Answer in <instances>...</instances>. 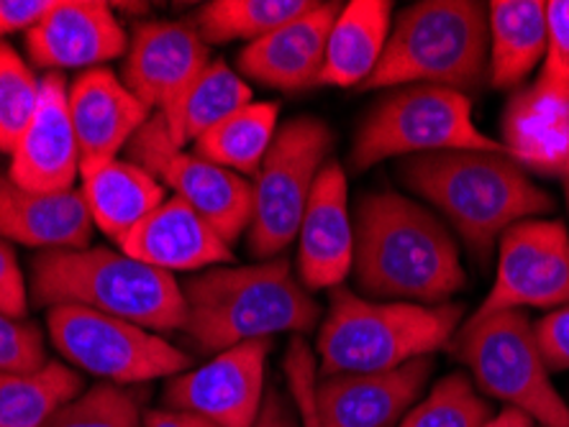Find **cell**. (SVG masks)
<instances>
[{
	"mask_svg": "<svg viewBox=\"0 0 569 427\" xmlns=\"http://www.w3.org/2000/svg\"><path fill=\"white\" fill-rule=\"evenodd\" d=\"M503 133V149L526 172L559 180L569 174V103L518 95L508 105Z\"/></svg>",
	"mask_w": 569,
	"mask_h": 427,
	"instance_id": "obj_26",
	"label": "cell"
},
{
	"mask_svg": "<svg viewBox=\"0 0 569 427\" xmlns=\"http://www.w3.org/2000/svg\"><path fill=\"white\" fill-rule=\"evenodd\" d=\"M498 274L477 317L569 305V233L559 221H521L500 236Z\"/></svg>",
	"mask_w": 569,
	"mask_h": 427,
	"instance_id": "obj_12",
	"label": "cell"
},
{
	"mask_svg": "<svg viewBox=\"0 0 569 427\" xmlns=\"http://www.w3.org/2000/svg\"><path fill=\"white\" fill-rule=\"evenodd\" d=\"M355 279L378 303L443 305L467 274L437 215L398 192H372L355 215Z\"/></svg>",
	"mask_w": 569,
	"mask_h": 427,
	"instance_id": "obj_1",
	"label": "cell"
},
{
	"mask_svg": "<svg viewBox=\"0 0 569 427\" xmlns=\"http://www.w3.org/2000/svg\"><path fill=\"white\" fill-rule=\"evenodd\" d=\"M208 64V44L196 27L182 21H149L131 33L121 80L164 121L174 144L182 105Z\"/></svg>",
	"mask_w": 569,
	"mask_h": 427,
	"instance_id": "obj_13",
	"label": "cell"
},
{
	"mask_svg": "<svg viewBox=\"0 0 569 427\" xmlns=\"http://www.w3.org/2000/svg\"><path fill=\"white\" fill-rule=\"evenodd\" d=\"M52 6L54 0H0V39L16 31H31Z\"/></svg>",
	"mask_w": 569,
	"mask_h": 427,
	"instance_id": "obj_39",
	"label": "cell"
},
{
	"mask_svg": "<svg viewBox=\"0 0 569 427\" xmlns=\"http://www.w3.org/2000/svg\"><path fill=\"white\" fill-rule=\"evenodd\" d=\"M119 248L167 274L206 272L233 262L231 246L180 197H167Z\"/></svg>",
	"mask_w": 569,
	"mask_h": 427,
	"instance_id": "obj_21",
	"label": "cell"
},
{
	"mask_svg": "<svg viewBox=\"0 0 569 427\" xmlns=\"http://www.w3.org/2000/svg\"><path fill=\"white\" fill-rule=\"evenodd\" d=\"M333 149V133L313 115H298L278 129L252 182V221L247 246L270 262L298 238L313 182Z\"/></svg>",
	"mask_w": 569,
	"mask_h": 427,
	"instance_id": "obj_9",
	"label": "cell"
},
{
	"mask_svg": "<svg viewBox=\"0 0 569 427\" xmlns=\"http://www.w3.org/2000/svg\"><path fill=\"white\" fill-rule=\"evenodd\" d=\"M67 80L60 72L41 78L37 113L11 154L8 180L31 192L72 190L80 174V146L74 136Z\"/></svg>",
	"mask_w": 569,
	"mask_h": 427,
	"instance_id": "obj_18",
	"label": "cell"
},
{
	"mask_svg": "<svg viewBox=\"0 0 569 427\" xmlns=\"http://www.w3.org/2000/svg\"><path fill=\"white\" fill-rule=\"evenodd\" d=\"M459 317V305L378 303L337 287L318 331V376L378 374L433 356L455 336Z\"/></svg>",
	"mask_w": 569,
	"mask_h": 427,
	"instance_id": "obj_5",
	"label": "cell"
},
{
	"mask_svg": "<svg viewBox=\"0 0 569 427\" xmlns=\"http://www.w3.org/2000/svg\"><path fill=\"white\" fill-rule=\"evenodd\" d=\"M482 427H539V425L533 423L529 415L518 413V409H513V407H506L503 413L490 417V420L485 423Z\"/></svg>",
	"mask_w": 569,
	"mask_h": 427,
	"instance_id": "obj_42",
	"label": "cell"
},
{
	"mask_svg": "<svg viewBox=\"0 0 569 427\" xmlns=\"http://www.w3.org/2000/svg\"><path fill=\"white\" fill-rule=\"evenodd\" d=\"M296 241L298 279L306 289H337L355 270V223L339 162H326L318 172Z\"/></svg>",
	"mask_w": 569,
	"mask_h": 427,
	"instance_id": "obj_17",
	"label": "cell"
},
{
	"mask_svg": "<svg viewBox=\"0 0 569 427\" xmlns=\"http://www.w3.org/2000/svg\"><path fill=\"white\" fill-rule=\"evenodd\" d=\"M254 427H300V417L296 405H292V397L282 395L280 389H267L264 405L259 409Z\"/></svg>",
	"mask_w": 569,
	"mask_h": 427,
	"instance_id": "obj_40",
	"label": "cell"
},
{
	"mask_svg": "<svg viewBox=\"0 0 569 427\" xmlns=\"http://www.w3.org/2000/svg\"><path fill=\"white\" fill-rule=\"evenodd\" d=\"M47 328L67 362L116 387L178 376L192 366L167 338L88 307H49Z\"/></svg>",
	"mask_w": 569,
	"mask_h": 427,
	"instance_id": "obj_10",
	"label": "cell"
},
{
	"mask_svg": "<svg viewBox=\"0 0 569 427\" xmlns=\"http://www.w3.org/2000/svg\"><path fill=\"white\" fill-rule=\"evenodd\" d=\"M29 60L41 70H98L129 52V37L111 3L54 0L49 13L27 31Z\"/></svg>",
	"mask_w": 569,
	"mask_h": 427,
	"instance_id": "obj_16",
	"label": "cell"
},
{
	"mask_svg": "<svg viewBox=\"0 0 569 427\" xmlns=\"http://www.w3.org/2000/svg\"><path fill=\"white\" fill-rule=\"evenodd\" d=\"M313 0H211L198 11V33L208 47L252 41L311 11Z\"/></svg>",
	"mask_w": 569,
	"mask_h": 427,
	"instance_id": "obj_29",
	"label": "cell"
},
{
	"mask_svg": "<svg viewBox=\"0 0 569 427\" xmlns=\"http://www.w3.org/2000/svg\"><path fill=\"white\" fill-rule=\"evenodd\" d=\"M44 364V340L37 325L0 313V372L27 374Z\"/></svg>",
	"mask_w": 569,
	"mask_h": 427,
	"instance_id": "obj_35",
	"label": "cell"
},
{
	"mask_svg": "<svg viewBox=\"0 0 569 427\" xmlns=\"http://www.w3.org/2000/svg\"><path fill=\"white\" fill-rule=\"evenodd\" d=\"M562 184H565V195H567V205H569V174L562 180Z\"/></svg>",
	"mask_w": 569,
	"mask_h": 427,
	"instance_id": "obj_43",
	"label": "cell"
},
{
	"mask_svg": "<svg viewBox=\"0 0 569 427\" xmlns=\"http://www.w3.org/2000/svg\"><path fill=\"white\" fill-rule=\"evenodd\" d=\"M392 3L385 0H351L341 6L333 21L318 85L362 88L378 70L390 37Z\"/></svg>",
	"mask_w": 569,
	"mask_h": 427,
	"instance_id": "obj_24",
	"label": "cell"
},
{
	"mask_svg": "<svg viewBox=\"0 0 569 427\" xmlns=\"http://www.w3.org/2000/svg\"><path fill=\"white\" fill-rule=\"evenodd\" d=\"M533 331H537L541 356L549 372L569 368V305L551 309L547 317H541L539 325H533Z\"/></svg>",
	"mask_w": 569,
	"mask_h": 427,
	"instance_id": "obj_37",
	"label": "cell"
},
{
	"mask_svg": "<svg viewBox=\"0 0 569 427\" xmlns=\"http://www.w3.org/2000/svg\"><path fill=\"white\" fill-rule=\"evenodd\" d=\"M398 172L408 187L447 215L477 258L488 256L510 225L555 211V200L506 149L411 156Z\"/></svg>",
	"mask_w": 569,
	"mask_h": 427,
	"instance_id": "obj_3",
	"label": "cell"
},
{
	"mask_svg": "<svg viewBox=\"0 0 569 427\" xmlns=\"http://www.w3.org/2000/svg\"><path fill=\"white\" fill-rule=\"evenodd\" d=\"M529 92L533 98L569 103V0L547 3V54L537 85Z\"/></svg>",
	"mask_w": 569,
	"mask_h": 427,
	"instance_id": "obj_34",
	"label": "cell"
},
{
	"mask_svg": "<svg viewBox=\"0 0 569 427\" xmlns=\"http://www.w3.org/2000/svg\"><path fill=\"white\" fill-rule=\"evenodd\" d=\"M270 340H249L216 354L211 362L172 376L167 409L203 417L216 427H254L267 395Z\"/></svg>",
	"mask_w": 569,
	"mask_h": 427,
	"instance_id": "obj_14",
	"label": "cell"
},
{
	"mask_svg": "<svg viewBox=\"0 0 569 427\" xmlns=\"http://www.w3.org/2000/svg\"><path fill=\"white\" fill-rule=\"evenodd\" d=\"M67 103L80 146V164L116 159L154 115L123 85L119 74L106 67L80 72L67 90Z\"/></svg>",
	"mask_w": 569,
	"mask_h": 427,
	"instance_id": "obj_20",
	"label": "cell"
},
{
	"mask_svg": "<svg viewBox=\"0 0 569 427\" xmlns=\"http://www.w3.org/2000/svg\"><path fill=\"white\" fill-rule=\"evenodd\" d=\"M433 372V358H413L390 372L318 376L316 409L323 427H396L411 413Z\"/></svg>",
	"mask_w": 569,
	"mask_h": 427,
	"instance_id": "obj_15",
	"label": "cell"
},
{
	"mask_svg": "<svg viewBox=\"0 0 569 427\" xmlns=\"http://www.w3.org/2000/svg\"><path fill=\"white\" fill-rule=\"evenodd\" d=\"M278 103H249L231 119L192 141L196 144L192 154L237 172L241 177H249L262 166L274 136H278Z\"/></svg>",
	"mask_w": 569,
	"mask_h": 427,
	"instance_id": "obj_28",
	"label": "cell"
},
{
	"mask_svg": "<svg viewBox=\"0 0 569 427\" xmlns=\"http://www.w3.org/2000/svg\"><path fill=\"white\" fill-rule=\"evenodd\" d=\"M488 72L496 90H513L547 54V3L492 0L488 6Z\"/></svg>",
	"mask_w": 569,
	"mask_h": 427,
	"instance_id": "obj_25",
	"label": "cell"
},
{
	"mask_svg": "<svg viewBox=\"0 0 569 427\" xmlns=\"http://www.w3.org/2000/svg\"><path fill=\"white\" fill-rule=\"evenodd\" d=\"M252 103V88L223 60L211 62L188 92L174 146H186Z\"/></svg>",
	"mask_w": 569,
	"mask_h": 427,
	"instance_id": "obj_30",
	"label": "cell"
},
{
	"mask_svg": "<svg viewBox=\"0 0 569 427\" xmlns=\"http://www.w3.org/2000/svg\"><path fill=\"white\" fill-rule=\"evenodd\" d=\"M31 295L44 307H88L152 333L182 331L186 325V297L174 274L123 251H41L31 264Z\"/></svg>",
	"mask_w": 569,
	"mask_h": 427,
	"instance_id": "obj_4",
	"label": "cell"
},
{
	"mask_svg": "<svg viewBox=\"0 0 569 427\" xmlns=\"http://www.w3.org/2000/svg\"><path fill=\"white\" fill-rule=\"evenodd\" d=\"M44 427H144V415L131 392L100 382L57 409Z\"/></svg>",
	"mask_w": 569,
	"mask_h": 427,
	"instance_id": "obj_33",
	"label": "cell"
},
{
	"mask_svg": "<svg viewBox=\"0 0 569 427\" xmlns=\"http://www.w3.org/2000/svg\"><path fill=\"white\" fill-rule=\"evenodd\" d=\"M41 80L11 44L0 41V152L13 154L37 113Z\"/></svg>",
	"mask_w": 569,
	"mask_h": 427,
	"instance_id": "obj_31",
	"label": "cell"
},
{
	"mask_svg": "<svg viewBox=\"0 0 569 427\" xmlns=\"http://www.w3.org/2000/svg\"><path fill=\"white\" fill-rule=\"evenodd\" d=\"M144 427H216L203 417L178 413V409H149L144 415Z\"/></svg>",
	"mask_w": 569,
	"mask_h": 427,
	"instance_id": "obj_41",
	"label": "cell"
},
{
	"mask_svg": "<svg viewBox=\"0 0 569 427\" xmlns=\"http://www.w3.org/2000/svg\"><path fill=\"white\" fill-rule=\"evenodd\" d=\"M488 6L475 0H423L390 29L378 70L362 90L437 85L477 90L488 72Z\"/></svg>",
	"mask_w": 569,
	"mask_h": 427,
	"instance_id": "obj_6",
	"label": "cell"
},
{
	"mask_svg": "<svg viewBox=\"0 0 569 427\" xmlns=\"http://www.w3.org/2000/svg\"><path fill=\"white\" fill-rule=\"evenodd\" d=\"M503 144L477 129L465 92L408 85L388 92L359 125L351 144V172H367L385 159L441 152H500Z\"/></svg>",
	"mask_w": 569,
	"mask_h": 427,
	"instance_id": "obj_7",
	"label": "cell"
},
{
	"mask_svg": "<svg viewBox=\"0 0 569 427\" xmlns=\"http://www.w3.org/2000/svg\"><path fill=\"white\" fill-rule=\"evenodd\" d=\"M93 228L80 190L31 192L0 180V236L6 241L41 251L88 248Z\"/></svg>",
	"mask_w": 569,
	"mask_h": 427,
	"instance_id": "obj_22",
	"label": "cell"
},
{
	"mask_svg": "<svg viewBox=\"0 0 569 427\" xmlns=\"http://www.w3.org/2000/svg\"><path fill=\"white\" fill-rule=\"evenodd\" d=\"M82 376L62 362L37 372H0V427H44L57 409L82 395Z\"/></svg>",
	"mask_w": 569,
	"mask_h": 427,
	"instance_id": "obj_27",
	"label": "cell"
},
{
	"mask_svg": "<svg viewBox=\"0 0 569 427\" xmlns=\"http://www.w3.org/2000/svg\"><path fill=\"white\" fill-rule=\"evenodd\" d=\"M282 368H284V376H288V389H290L292 405L298 409L300 427H323L321 420H318V409H316L318 366H316L313 350L308 348L303 336H296L290 340Z\"/></svg>",
	"mask_w": 569,
	"mask_h": 427,
	"instance_id": "obj_36",
	"label": "cell"
},
{
	"mask_svg": "<svg viewBox=\"0 0 569 427\" xmlns=\"http://www.w3.org/2000/svg\"><path fill=\"white\" fill-rule=\"evenodd\" d=\"M0 313L21 317V321L29 313L27 282H23L11 241H6L3 236H0Z\"/></svg>",
	"mask_w": 569,
	"mask_h": 427,
	"instance_id": "obj_38",
	"label": "cell"
},
{
	"mask_svg": "<svg viewBox=\"0 0 569 427\" xmlns=\"http://www.w3.org/2000/svg\"><path fill=\"white\" fill-rule=\"evenodd\" d=\"M337 13V3H316L308 13L247 44L237 60L241 74L284 92L318 85Z\"/></svg>",
	"mask_w": 569,
	"mask_h": 427,
	"instance_id": "obj_19",
	"label": "cell"
},
{
	"mask_svg": "<svg viewBox=\"0 0 569 427\" xmlns=\"http://www.w3.org/2000/svg\"><path fill=\"white\" fill-rule=\"evenodd\" d=\"M129 162L170 187L174 197L192 207L226 244H233L252 221V182L237 172L182 152L172 144L164 121L154 113L131 139Z\"/></svg>",
	"mask_w": 569,
	"mask_h": 427,
	"instance_id": "obj_11",
	"label": "cell"
},
{
	"mask_svg": "<svg viewBox=\"0 0 569 427\" xmlns=\"http://www.w3.org/2000/svg\"><path fill=\"white\" fill-rule=\"evenodd\" d=\"M457 356L485 395L503 399L541 427H569V407L551 384L537 331L523 309L472 315L457 336Z\"/></svg>",
	"mask_w": 569,
	"mask_h": 427,
	"instance_id": "obj_8",
	"label": "cell"
},
{
	"mask_svg": "<svg viewBox=\"0 0 569 427\" xmlns=\"http://www.w3.org/2000/svg\"><path fill=\"white\" fill-rule=\"evenodd\" d=\"M186 336L206 354L280 333L313 331L321 315L316 299L284 256L252 266H211L182 282Z\"/></svg>",
	"mask_w": 569,
	"mask_h": 427,
	"instance_id": "obj_2",
	"label": "cell"
},
{
	"mask_svg": "<svg viewBox=\"0 0 569 427\" xmlns=\"http://www.w3.org/2000/svg\"><path fill=\"white\" fill-rule=\"evenodd\" d=\"M490 417V405L475 384L465 374H449L396 427H482Z\"/></svg>",
	"mask_w": 569,
	"mask_h": 427,
	"instance_id": "obj_32",
	"label": "cell"
},
{
	"mask_svg": "<svg viewBox=\"0 0 569 427\" xmlns=\"http://www.w3.org/2000/svg\"><path fill=\"white\" fill-rule=\"evenodd\" d=\"M80 180L93 225L119 246L167 200L164 184L129 159L82 162Z\"/></svg>",
	"mask_w": 569,
	"mask_h": 427,
	"instance_id": "obj_23",
	"label": "cell"
}]
</instances>
